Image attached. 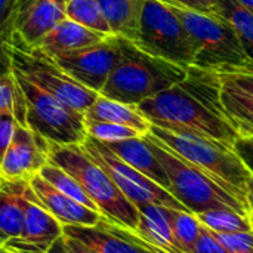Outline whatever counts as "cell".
Wrapping results in <instances>:
<instances>
[{
    "instance_id": "cb8c5ba5",
    "label": "cell",
    "mask_w": 253,
    "mask_h": 253,
    "mask_svg": "<svg viewBox=\"0 0 253 253\" xmlns=\"http://www.w3.org/2000/svg\"><path fill=\"white\" fill-rule=\"evenodd\" d=\"M213 13L224 18L234 28L245 52L253 61V13L237 0H218Z\"/></svg>"
},
{
    "instance_id": "4dcf8cb0",
    "label": "cell",
    "mask_w": 253,
    "mask_h": 253,
    "mask_svg": "<svg viewBox=\"0 0 253 253\" xmlns=\"http://www.w3.org/2000/svg\"><path fill=\"white\" fill-rule=\"evenodd\" d=\"M212 233L230 253H253V230L239 233Z\"/></svg>"
},
{
    "instance_id": "ab89813d",
    "label": "cell",
    "mask_w": 253,
    "mask_h": 253,
    "mask_svg": "<svg viewBox=\"0 0 253 253\" xmlns=\"http://www.w3.org/2000/svg\"><path fill=\"white\" fill-rule=\"evenodd\" d=\"M44 253H71L70 252V249L67 248V245H65V240H64V236L61 237V239H58L47 251Z\"/></svg>"
},
{
    "instance_id": "836d02e7",
    "label": "cell",
    "mask_w": 253,
    "mask_h": 253,
    "mask_svg": "<svg viewBox=\"0 0 253 253\" xmlns=\"http://www.w3.org/2000/svg\"><path fill=\"white\" fill-rule=\"evenodd\" d=\"M13 34V24L0 28V79L12 74V59L9 52V43Z\"/></svg>"
},
{
    "instance_id": "9a60e30c",
    "label": "cell",
    "mask_w": 253,
    "mask_h": 253,
    "mask_svg": "<svg viewBox=\"0 0 253 253\" xmlns=\"http://www.w3.org/2000/svg\"><path fill=\"white\" fill-rule=\"evenodd\" d=\"M36 197L40 200L42 206L64 225H82V227H93L104 216L93 209L86 208L84 205L73 200L71 197L62 194L55 187H52L46 179L40 175L33 176L28 181Z\"/></svg>"
},
{
    "instance_id": "5bb4252c",
    "label": "cell",
    "mask_w": 253,
    "mask_h": 253,
    "mask_svg": "<svg viewBox=\"0 0 253 253\" xmlns=\"http://www.w3.org/2000/svg\"><path fill=\"white\" fill-rule=\"evenodd\" d=\"M64 236L80 240L99 253H157L132 231L122 228L105 218L93 227L64 225Z\"/></svg>"
},
{
    "instance_id": "bcb514c9",
    "label": "cell",
    "mask_w": 253,
    "mask_h": 253,
    "mask_svg": "<svg viewBox=\"0 0 253 253\" xmlns=\"http://www.w3.org/2000/svg\"><path fill=\"white\" fill-rule=\"evenodd\" d=\"M0 181H1V176H0Z\"/></svg>"
},
{
    "instance_id": "7c38bea8",
    "label": "cell",
    "mask_w": 253,
    "mask_h": 253,
    "mask_svg": "<svg viewBox=\"0 0 253 253\" xmlns=\"http://www.w3.org/2000/svg\"><path fill=\"white\" fill-rule=\"evenodd\" d=\"M25 221L21 234L3 248L13 253H44L64 236V227L40 203L27 185L24 193Z\"/></svg>"
},
{
    "instance_id": "d590c367",
    "label": "cell",
    "mask_w": 253,
    "mask_h": 253,
    "mask_svg": "<svg viewBox=\"0 0 253 253\" xmlns=\"http://www.w3.org/2000/svg\"><path fill=\"white\" fill-rule=\"evenodd\" d=\"M233 150L253 176V136H239L233 145Z\"/></svg>"
},
{
    "instance_id": "603a6c76",
    "label": "cell",
    "mask_w": 253,
    "mask_h": 253,
    "mask_svg": "<svg viewBox=\"0 0 253 253\" xmlns=\"http://www.w3.org/2000/svg\"><path fill=\"white\" fill-rule=\"evenodd\" d=\"M84 119L129 126L132 129H136L142 135L148 133L151 127V123L138 111L135 105L119 102L102 95H99L96 101L87 108V111L84 113Z\"/></svg>"
},
{
    "instance_id": "ac0fdd59",
    "label": "cell",
    "mask_w": 253,
    "mask_h": 253,
    "mask_svg": "<svg viewBox=\"0 0 253 253\" xmlns=\"http://www.w3.org/2000/svg\"><path fill=\"white\" fill-rule=\"evenodd\" d=\"M101 142V141H99ZM108 150H111L119 159H122L125 163L136 169L138 172L144 173L150 179H153L156 184L163 187L169 191V179L168 175L153 153L148 141L145 136L116 141V142H102Z\"/></svg>"
},
{
    "instance_id": "52a82bcc",
    "label": "cell",
    "mask_w": 253,
    "mask_h": 253,
    "mask_svg": "<svg viewBox=\"0 0 253 253\" xmlns=\"http://www.w3.org/2000/svg\"><path fill=\"white\" fill-rule=\"evenodd\" d=\"M15 80L25 102V125L43 139L61 145H80L87 138L84 114L68 107L19 73Z\"/></svg>"
},
{
    "instance_id": "e0dca14e",
    "label": "cell",
    "mask_w": 253,
    "mask_h": 253,
    "mask_svg": "<svg viewBox=\"0 0 253 253\" xmlns=\"http://www.w3.org/2000/svg\"><path fill=\"white\" fill-rule=\"evenodd\" d=\"M139 221L133 234L157 253H185L175 239L169 208L148 203L138 206Z\"/></svg>"
},
{
    "instance_id": "ba28073f",
    "label": "cell",
    "mask_w": 253,
    "mask_h": 253,
    "mask_svg": "<svg viewBox=\"0 0 253 253\" xmlns=\"http://www.w3.org/2000/svg\"><path fill=\"white\" fill-rule=\"evenodd\" d=\"M9 52L13 71L83 114L99 96L98 92L83 86L68 76L50 55L39 47L25 44L15 30L9 43Z\"/></svg>"
},
{
    "instance_id": "60d3db41",
    "label": "cell",
    "mask_w": 253,
    "mask_h": 253,
    "mask_svg": "<svg viewBox=\"0 0 253 253\" xmlns=\"http://www.w3.org/2000/svg\"><path fill=\"white\" fill-rule=\"evenodd\" d=\"M248 205L251 209V213H253V176L248 181Z\"/></svg>"
},
{
    "instance_id": "7a4b0ae2",
    "label": "cell",
    "mask_w": 253,
    "mask_h": 253,
    "mask_svg": "<svg viewBox=\"0 0 253 253\" xmlns=\"http://www.w3.org/2000/svg\"><path fill=\"white\" fill-rule=\"evenodd\" d=\"M47 159L49 163L59 166L80 184L107 221L132 233L136 230L138 208L123 196L107 172L87 156L82 144L61 145L47 141Z\"/></svg>"
},
{
    "instance_id": "f6af8a7d",
    "label": "cell",
    "mask_w": 253,
    "mask_h": 253,
    "mask_svg": "<svg viewBox=\"0 0 253 253\" xmlns=\"http://www.w3.org/2000/svg\"><path fill=\"white\" fill-rule=\"evenodd\" d=\"M251 219H252V228H253V213H251Z\"/></svg>"
},
{
    "instance_id": "44dd1931",
    "label": "cell",
    "mask_w": 253,
    "mask_h": 253,
    "mask_svg": "<svg viewBox=\"0 0 253 253\" xmlns=\"http://www.w3.org/2000/svg\"><path fill=\"white\" fill-rule=\"evenodd\" d=\"M221 102L237 133L253 136V93L221 76Z\"/></svg>"
},
{
    "instance_id": "74e56055",
    "label": "cell",
    "mask_w": 253,
    "mask_h": 253,
    "mask_svg": "<svg viewBox=\"0 0 253 253\" xmlns=\"http://www.w3.org/2000/svg\"><path fill=\"white\" fill-rule=\"evenodd\" d=\"M64 240H65V245L67 248L70 249L71 253H99L96 252L95 249L86 246L84 243H82L80 240H76L73 237H68V236H64Z\"/></svg>"
},
{
    "instance_id": "f35d334b",
    "label": "cell",
    "mask_w": 253,
    "mask_h": 253,
    "mask_svg": "<svg viewBox=\"0 0 253 253\" xmlns=\"http://www.w3.org/2000/svg\"><path fill=\"white\" fill-rule=\"evenodd\" d=\"M225 77H228L240 87L253 93V74H237V76H225Z\"/></svg>"
},
{
    "instance_id": "ee69618b",
    "label": "cell",
    "mask_w": 253,
    "mask_h": 253,
    "mask_svg": "<svg viewBox=\"0 0 253 253\" xmlns=\"http://www.w3.org/2000/svg\"><path fill=\"white\" fill-rule=\"evenodd\" d=\"M0 253H13V252L7 251V249H4V248H0Z\"/></svg>"
},
{
    "instance_id": "9c48e42d",
    "label": "cell",
    "mask_w": 253,
    "mask_h": 253,
    "mask_svg": "<svg viewBox=\"0 0 253 253\" xmlns=\"http://www.w3.org/2000/svg\"><path fill=\"white\" fill-rule=\"evenodd\" d=\"M138 49L181 67H194V44L175 10L160 0H145Z\"/></svg>"
},
{
    "instance_id": "7402d4cb",
    "label": "cell",
    "mask_w": 253,
    "mask_h": 253,
    "mask_svg": "<svg viewBox=\"0 0 253 253\" xmlns=\"http://www.w3.org/2000/svg\"><path fill=\"white\" fill-rule=\"evenodd\" d=\"M113 36L136 42L145 0H98Z\"/></svg>"
},
{
    "instance_id": "8fae6325",
    "label": "cell",
    "mask_w": 253,
    "mask_h": 253,
    "mask_svg": "<svg viewBox=\"0 0 253 253\" xmlns=\"http://www.w3.org/2000/svg\"><path fill=\"white\" fill-rule=\"evenodd\" d=\"M126 42V39L110 36L96 44L50 56L76 82L99 93L113 70L123 59Z\"/></svg>"
},
{
    "instance_id": "5b68a950",
    "label": "cell",
    "mask_w": 253,
    "mask_h": 253,
    "mask_svg": "<svg viewBox=\"0 0 253 253\" xmlns=\"http://www.w3.org/2000/svg\"><path fill=\"white\" fill-rule=\"evenodd\" d=\"M148 133L159 139L170 151L206 173L213 182L249 209L248 181L252 173L231 147L190 133L170 132L153 125Z\"/></svg>"
},
{
    "instance_id": "30bf717a",
    "label": "cell",
    "mask_w": 253,
    "mask_h": 253,
    "mask_svg": "<svg viewBox=\"0 0 253 253\" xmlns=\"http://www.w3.org/2000/svg\"><path fill=\"white\" fill-rule=\"evenodd\" d=\"M82 147L87 153V156L107 172L117 188L133 206L138 208L142 205L156 203L166 208L187 211L168 190L125 163L102 142L87 136Z\"/></svg>"
},
{
    "instance_id": "2e32d148",
    "label": "cell",
    "mask_w": 253,
    "mask_h": 253,
    "mask_svg": "<svg viewBox=\"0 0 253 253\" xmlns=\"http://www.w3.org/2000/svg\"><path fill=\"white\" fill-rule=\"evenodd\" d=\"M65 0H34L19 10L13 21V30L28 46L36 47L65 15Z\"/></svg>"
},
{
    "instance_id": "f1b7e54d",
    "label": "cell",
    "mask_w": 253,
    "mask_h": 253,
    "mask_svg": "<svg viewBox=\"0 0 253 253\" xmlns=\"http://www.w3.org/2000/svg\"><path fill=\"white\" fill-rule=\"evenodd\" d=\"M84 125H86L87 136H90L96 141H101V142H116V141L144 136L136 129H132L129 126H123V125H117V123L84 119Z\"/></svg>"
},
{
    "instance_id": "3957f363",
    "label": "cell",
    "mask_w": 253,
    "mask_h": 253,
    "mask_svg": "<svg viewBox=\"0 0 253 253\" xmlns=\"http://www.w3.org/2000/svg\"><path fill=\"white\" fill-rule=\"evenodd\" d=\"M190 71L191 67H181L148 55L127 40L123 59L113 70L99 95L136 107L184 82Z\"/></svg>"
},
{
    "instance_id": "6da1fadb",
    "label": "cell",
    "mask_w": 253,
    "mask_h": 253,
    "mask_svg": "<svg viewBox=\"0 0 253 253\" xmlns=\"http://www.w3.org/2000/svg\"><path fill=\"white\" fill-rule=\"evenodd\" d=\"M136 108L153 126L170 132L196 135L231 148L240 136L221 102V76L196 67L184 82Z\"/></svg>"
},
{
    "instance_id": "83f0119b",
    "label": "cell",
    "mask_w": 253,
    "mask_h": 253,
    "mask_svg": "<svg viewBox=\"0 0 253 253\" xmlns=\"http://www.w3.org/2000/svg\"><path fill=\"white\" fill-rule=\"evenodd\" d=\"M169 215H170V222L176 242L179 243L184 252L191 253L200 236L202 222L194 213L182 209L169 208Z\"/></svg>"
},
{
    "instance_id": "b9f144b4",
    "label": "cell",
    "mask_w": 253,
    "mask_h": 253,
    "mask_svg": "<svg viewBox=\"0 0 253 253\" xmlns=\"http://www.w3.org/2000/svg\"><path fill=\"white\" fill-rule=\"evenodd\" d=\"M245 9H248L251 13H253V0H237Z\"/></svg>"
},
{
    "instance_id": "4fadbf2b",
    "label": "cell",
    "mask_w": 253,
    "mask_h": 253,
    "mask_svg": "<svg viewBox=\"0 0 253 253\" xmlns=\"http://www.w3.org/2000/svg\"><path fill=\"white\" fill-rule=\"evenodd\" d=\"M47 163V141L18 123L13 138L0 162V176L9 181L28 182Z\"/></svg>"
},
{
    "instance_id": "8d00e7d4",
    "label": "cell",
    "mask_w": 253,
    "mask_h": 253,
    "mask_svg": "<svg viewBox=\"0 0 253 253\" xmlns=\"http://www.w3.org/2000/svg\"><path fill=\"white\" fill-rule=\"evenodd\" d=\"M18 0H0V28L13 24L16 16Z\"/></svg>"
},
{
    "instance_id": "8992f818",
    "label": "cell",
    "mask_w": 253,
    "mask_h": 253,
    "mask_svg": "<svg viewBox=\"0 0 253 253\" xmlns=\"http://www.w3.org/2000/svg\"><path fill=\"white\" fill-rule=\"evenodd\" d=\"M144 136L168 175L169 193L188 212L197 215L211 209H231L239 213H251L243 203L190 162L170 151L153 135L145 133Z\"/></svg>"
},
{
    "instance_id": "4316f807",
    "label": "cell",
    "mask_w": 253,
    "mask_h": 253,
    "mask_svg": "<svg viewBox=\"0 0 253 253\" xmlns=\"http://www.w3.org/2000/svg\"><path fill=\"white\" fill-rule=\"evenodd\" d=\"M43 179H46L52 187H55L58 191H61L62 194L71 197L73 200L84 205L89 209L98 211V208L95 206V203L87 197V194L83 191V188L80 187V184L70 175L67 173L64 169H61L56 165L47 163L39 173ZM99 212V211H98ZM101 213V212H99Z\"/></svg>"
},
{
    "instance_id": "277c9868",
    "label": "cell",
    "mask_w": 253,
    "mask_h": 253,
    "mask_svg": "<svg viewBox=\"0 0 253 253\" xmlns=\"http://www.w3.org/2000/svg\"><path fill=\"white\" fill-rule=\"evenodd\" d=\"M194 44V67L221 76L253 74V61L245 52L234 28L216 13L170 6Z\"/></svg>"
},
{
    "instance_id": "484cf974",
    "label": "cell",
    "mask_w": 253,
    "mask_h": 253,
    "mask_svg": "<svg viewBox=\"0 0 253 253\" xmlns=\"http://www.w3.org/2000/svg\"><path fill=\"white\" fill-rule=\"evenodd\" d=\"M65 15L67 18L93 31L113 36V31L98 0H68L65 4Z\"/></svg>"
},
{
    "instance_id": "f546056e",
    "label": "cell",
    "mask_w": 253,
    "mask_h": 253,
    "mask_svg": "<svg viewBox=\"0 0 253 253\" xmlns=\"http://www.w3.org/2000/svg\"><path fill=\"white\" fill-rule=\"evenodd\" d=\"M0 111H10L15 114L19 125H25V102L22 92L15 80L13 73L0 79Z\"/></svg>"
},
{
    "instance_id": "7bdbcfd3",
    "label": "cell",
    "mask_w": 253,
    "mask_h": 253,
    "mask_svg": "<svg viewBox=\"0 0 253 253\" xmlns=\"http://www.w3.org/2000/svg\"><path fill=\"white\" fill-rule=\"evenodd\" d=\"M34 0H18V7H16V13L19 12V10H22L24 7H27L28 4H31Z\"/></svg>"
},
{
    "instance_id": "e575fe53",
    "label": "cell",
    "mask_w": 253,
    "mask_h": 253,
    "mask_svg": "<svg viewBox=\"0 0 253 253\" xmlns=\"http://www.w3.org/2000/svg\"><path fill=\"white\" fill-rule=\"evenodd\" d=\"M169 6L179 7V9H188L203 13H213L215 6L218 0H160Z\"/></svg>"
},
{
    "instance_id": "d6a6232c",
    "label": "cell",
    "mask_w": 253,
    "mask_h": 253,
    "mask_svg": "<svg viewBox=\"0 0 253 253\" xmlns=\"http://www.w3.org/2000/svg\"><path fill=\"white\" fill-rule=\"evenodd\" d=\"M18 120L10 111H0V162L13 138Z\"/></svg>"
},
{
    "instance_id": "d4e9b609",
    "label": "cell",
    "mask_w": 253,
    "mask_h": 253,
    "mask_svg": "<svg viewBox=\"0 0 253 253\" xmlns=\"http://www.w3.org/2000/svg\"><path fill=\"white\" fill-rule=\"evenodd\" d=\"M199 221L215 233L252 231L251 213H239L231 209H211L196 215Z\"/></svg>"
},
{
    "instance_id": "1f68e13d",
    "label": "cell",
    "mask_w": 253,
    "mask_h": 253,
    "mask_svg": "<svg viewBox=\"0 0 253 253\" xmlns=\"http://www.w3.org/2000/svg\"><path fill=\"white\" fill-rule=\"evenodd\" d=\"M191 253H230L222 243L215 237V234L212 233V230H209L208 227H205L202 224V231L200 236L193 248Z\"/></svg>"
},
{
    "instance_id": "ffe728a7",
    "label": "cell",
    "mask_w": 253,
    "mask_h": 253,
    "mask_svg": "<svg viewBox=\"0 0 253 253\" xmlns=\"http://www.w3.org/2000/svg\"><path fill=\"white\" fill-rule=\"evenodd\" d=\"M107 37L110 36L93 31L70 18H65L36 47L49 55H53L58 52L76 50L92 46L105 40Z\"/></svg>"
},
{
    "instance_id": "d6986e66",
    "label": "cell",
    "mask_w": 253,
    "mask_h": 253,
    "mask_svg": "<svg viewBox=\"0 0 253 253\" xmlns=\"http://www.w3.org/2000/svg\"><path fill=\"white\" fill-rule=\"evenodd\" d=\"M27 181H0V248L16 239L24 227V193Z\"/></svg>"
},
{
    "instance_id": "7dc6e473",
    "label": "cell",
    "mask_w": 253,
    "mask_h": 253,
    "mask_svg": "<svg viewBox=\"0 0 253 253\" xmlns=\"http://www.w3.org/2000/svg\"><path fill=\"white\" fill-rule=\"evenodd\" d=\"M65 1H68V0H65Z\"/></svg>"
}]
</instances>
